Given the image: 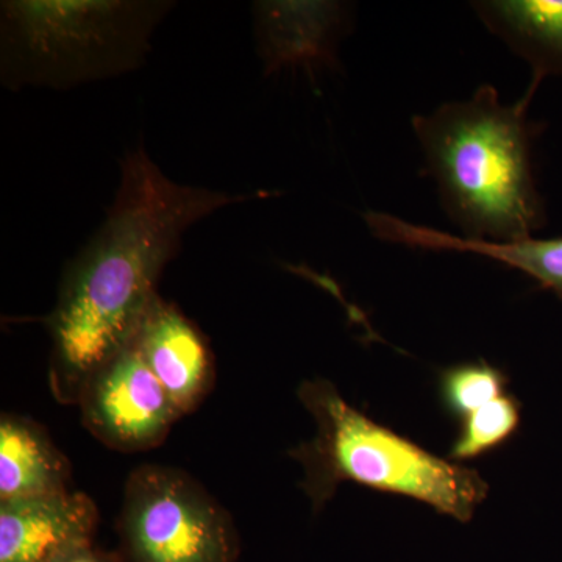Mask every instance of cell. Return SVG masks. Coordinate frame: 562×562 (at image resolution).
<instances>
[{"label":"cell","instance_id":"obj_1","mask_svg":"<svg viewBox=\"0 0 562 562\" xmlns=\"http://www.w3.org/2000/svg\"><path fill=\"white\" fill-rule=\"evenodd\" d=\"M258 198L176 183L143 147L128 151L105 221L69 262L46 319L54 397L77 405L92 373L133 341L188 228Z\"/></svg>","mask_w":562,"mask_h":562},{"label":"cell","instance_id":"obj_2","mask_svg":"<svg viewBox=\"0 0 562 562\" xmlns=\"http://www.w3.org/2000/svg\"><path fill=\"white\" fill-rule=\"evenodd\" d=\"M539 80L516 103L482 85L468 101L442 103L412 120L439 202L462 238L512 243L547 224L536 187L532 140L539 125L528 116Z\"/></svg>","mask_w":562,"mask_h":562},{"label":"cell","instance_id":"obj_3","mask_svg":"<svg viewBox=\"0 0 562 562\" xmlns=\"http://www.w3.org/2000/svg\"><path fill=\"white\" fill-rule=\"evenodd\" d=\"M297 397L312 413L317 431L290 454L305 471L302 487L314 512L346 482L413 498L462 524L471 522L486 501L490 484L479 472L376 424L344 401L327 380L303 382Z\"/></svg>","mask_w":562,"mask_h":562},{"label":"cell","instance_id":"obj_4","mask_svg":"<svg viewBox=\"0 0 562 562\" xmlns=\"http://www.w3.org/2000/svg\"><path fill=\"white\" fill-rule=\"evenodd\" d=\"M171 9L131 0L2 2L3 85L68 90L131 72Z\"/></svg>","mask_w":562,"mask_h":562},{"label":"cell","instance_id":"obj_5","mask_svg":"<svg viewBox=\"0 0 562 562\" xmlns=\"http://www.w3.org/2000/svg\"><path fill=\"white\" fill-rule=\"evenodd\" d=\"M124 562H238L233 517L187 472L144 464L128 475L120 519Z\"/></svg>","mask_w":562,"mask_h":562},{"label":"cell","instance_id":"obj_6","mask_svg":"<svg viewBox=\"0 0 562 562\" xmlns=\"http://www.w3.org/2000/svg\"><path fill=\"white\" fill-rule=\"evenodd\" d=\"M77 405L83 427L125 453L160 446L181 417L132 342L92 373Z\"/></svg>","mask_w":562,"mask_h":562},{"label":"cell","instance_id":"obj_7","mask_svg":"<svg viewBox=\"0 0 562 562\" xmlns=\"http://www.w3.org/2000/svg\"><path fill=\"white\" fill-rule=\"evenodd\" d=\"M254 20L266 76L291 70L316 83L322 72L336 68L351 9L330 0H266L255 3Z\"/></svg>","mask_w":562,"mask_h":562},{"label":"cell","instance_id":"obj_8","mask_svg":"<svg viewBox=\"0 0 562 562\" xmlns=\"http://www.w3.org/2000/svg\"><path fill=\"white\" fill-rule=\"evenodd\" d=\"M132 344L181 417L199 408L216 371L209 342L194 322L157 295Z\"/></svg>","mask_w":562,"mask_h":562},{"label":"cell","instance_id":"obj_9","mask_svg":"<svg viewBox=\"0 0 562 562\" xmlns=\"http://www.w3.org/2000/svg\"><path fill=\"white\" fill-rule=\"evenodd\" d=\"M99 512L83 492L0 503V562H60L94 543Z\"/></svg>","mask_w":562,"mask_h":562},{"label":"cell","instance_id":"obj_10","mask_svg":"<svg viewBox=\"0 0 562 562\" xmlns=\"http://www.w3.org/2000/svg\"><path fill=\"white\" fill-rule=\"evenodd\" d=\"M364 222L369 232L380 241L420 250L465 251L502 262L508 268L527 273L542 288L553 291L562 301V236H530L512 243L475 241L425 225L413 224L383 211H368L364 214Z\"/></svg>","mask_w":562,"mask_h":562},{"label":"cell","instance_id":"obj_11","mask_svg":"<svg viewBox=\"0 0 562 562\" xmlns=\"http://www.w3.org/2000/svg\"><path fill=\"white\" fill-rule=\"evenodd\" d=\"M68 458L41 425L5 413L0 417V503L43 501L70 492Z\"/></svg>","mask_w":562,"mask_h":562},{"label":"cell","instance_id":"obj_12","mask_svg":"<svg viewBox=\"0 0 562 562\" xmlns=\"http://www.w3.org/2000/svg\"><path fill=\"white\" fill-rule=\"evenodd\" d=\"M484 27L531 66L532 79L562 76V0H479Z\"/></svg>","mask_w":562,"mask_h":562},{"label":"cell","instance_id":"obj_13","mask_svg":"<svg viewBox=\"0 0 562 562\" xmlns=\"http://www.w3.org/2000/svg\"><path fill=\"white\" fill-rule=\"evenodd\" d=\"M520 422L522 403L513 394L495 398L461 420L460 432L447 460L460 464L501 449L519 430Z\"/></svg>","mask_w":562,"mask_h":562},{"label":"cell","instance_id":"obj_14","mask_svg":"<svg viewBox=\"0 0 562 562\" xmlns=\"http://www.w3.org/2000/svg\"><path fill=\"white\" fill-rule=\"evenodd\" d=\"M508 384L509 376L490 362H462L439 373V398L450 416L462 420L505 395Z\"/></svg>","mask_w":562,"mask_h":562},{"label":"cell","instance_id":"obj_15","mask_svg":"<svg viewBox=\"0 0 562 562\" xmlns=\"http://www.w3.org/2000/svg\"><path fill=\"white\" fill-rule=\"evenodd\" d=\"M60 562H124L120 553L103 552L94 543L81 547L77 552L70 553Z\"/></svg>","mask_w":562,"mask_h":562}]
</instances>
